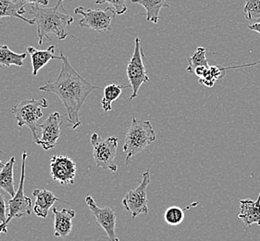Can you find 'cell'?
Segmentation results:
<instances>
[{
  "label": "cell",
  "instance_id": "cell-1",
  "mask_svg": "<svg viewBox=\"0 0 260 241\" xmlns=\"http://www.w3.org/2000/svg\"><path fill=\"white\" fill-rule=\"evenodd\" d=\"M60 61L62 64L58 77L55 81L49 80L40 86L39 90L54 93L60 99L68 115L67 126L74 130L81 126L79 112L87 97L94 89H100L101 87L89 83L82 77L72 66L68 57L63 53L60 54Z\"/></svg>",
  "mask_w": 260,
  "mask_h": 241
},
{
  "label": "cell",
  "instance_id": "cell-2",
  "mask_svg": "<svg viewBox=\"0 0 260 241\" xmlns=\"http://www.w3.org/2000/svg\"><path fill=\"white\" fill-rule=\"evenodd\" d=\"M63 1L57 0V4L53 8L31 6L30 13L34 16L37 23L38 44L40 46L43 45L45 37L51 41L49 35L56 36L58 40H64L68 37L67 28L73 23L74 19L65 12Z\"/></svg>",
  "mask_w": 260,
  "mask_h": 241
},
{
  "label": "cell",
  "instance_id": "cell-3",
  "mask_svg": "<svg viewBox=\"0 0 260 241\" xmlns=\"http://www.w3.org/2000/svg\"><path fill=\"white\" fill-rule=\"evenodd\" d=\"M156 139V133L151 122L133 118L130 128L125 136L123 146V152L126 153L125 163L128 164L132 158L144 152Z\"/></svg>",
  "mask_w": 260,
  "mask_h": 241
},
{
  "label": "cell",
  "instance_id": "cell-4",
  "mask_svg": "<svg viewBox=\"0 0 260 241\" xmlns=\"http://www.w3.org/2000/svg\"><path fill=\"white\" fill-rule=\"evenodd\" d=\"M48 102L46 99L41 100H22L20 103L14 106L11 110L12 114L15 116L18 126L20 127L27 126L30 128L32 134L34 142L37 144L40 139L38 120L43 117L42 109L47 108Z\"/></svg>",
  "mask_w": 260,
  "mask_h": 241
},
{
  "label": "cell",
  "instance_id": "cell-5",
  "mask_svg": "<svg viewBox=\"0 0 260 241\" xmlns=\"http://www.w3.org/2000/svg\"><path fill=\"white\" fill-rule=\"evenodd\" d=\"M28 157L26 152L22 153V165H21V180L18 190L12 199L8 201V216L3 226H0V235L2 233H8L7 227L11 221L14 218H21L24 215H31V199L24 193V182H25V165Z\"/></svg>",
  "mask_w": 260,
  "mask_h": 241
},
{
  "label": "cell",
  "instance_id": "cell-6",
  "mask_svg": "<svg viewBox=\"0 0 260 241\" xmlns=\"http://www.w3.org/2000/svg\"><path fill=\"white\" fill-rule=\"evenodd\" d=\"M144 59L145 55L143 48L141 47L140 38L136 37L135 50L130 62L127 65L126 71L127 77L130 82L131 88L133 89L132 96L128 99V102H131L134 99H136L142 84L149 82V77L146 74V65Z\"/></svg>",
  "mask_w": 260,
  "mask_h": 241
},
{
  "label": "cell",
  "instance_id": "cell-7",
  "mask_svg": "<svg viewBox=\"0 0 260 241\" xmlns=\"http://www.w3.org/2000/svg\"><path fill=\"white\" fill-rule=\"evenodd\" d=\"M74 13L83 16V19L79 21L80 26L92 29L98 33L111 31L112 21L117 15L111 7H108L105 10H91L78 7L74 10Z\"/></svg>",
  "mask_w": 260,
  "mask_h": 241
},
{
  "label": "cell",
  "instance_id": "cell-8",
  "mask_svg": "<svg viewBox=\"0 0 260 241\" xmlns=\"http://www.w3.org/2000/svg\"><path fill=\"white\" fill-rule=\"evenodd\" d=\"M119 139L116 136H110L105 140H101L96 133L91 136V144L94 147L93 157L98 167L108 169L112 172H117L118 165L115 163L117 155Z\"/></svg>",
  "mask_w": 260,
  "mask_h": 241
},
{
  "label": "cell",
  "instance_id": "cell-9",
  "mask_svg": "<svg viewBox=\"0 0 260 241\" xmlns=\"http://www.w3.org/2000/svg\"><path fill=\"white\" fill-rule=\"evenodd\" d=\"M150 183V172L146 170L143 173V180L139 186L135 189L128 191L125 195L121 203L126 210L130 212L133 218H136L138 215H147V187Z\"/></svg>",
  "mask_w": 260,
  "mask_h": 241
},
{
  "label": "cell",
  "instance_id": "cell-10",
  "mask_svg": "<svg viewBox=\"0 0 260 241\" xmlns=\"http://www.w3.org/2000/svg\"><path fill=\"white\" fill-rule=\"evenodd\" d=\"M85 202L95 217L96 225L101 226L104 229L109 241H120L119 237L116 235L115 230L117 216L114 210L110 207H99L90 195H87L85 197Z\"/></svg>",
  "mask_w": 260,
  "mask_h": 241
},
{
  "label": "cell",
  "instance_id": "cell-11",
  "mask_svg": "<svg viewBox=\"0 0 260 241\" xmlns=\"http://www.w3.org/2000/svg\"><path fill=\"white\" fill-rule=\"evenodd\" d=\"M77 172L76 163L66 155H55L50 160V173L53 180L61 185L74 184Z\"/></svg>",
  "mask_w": 260,
  "mask_h": 241
},
{
  "label": "cell",
  "instance_id": "cell-12",
  "mask_svg": "<svg viewBox=\"0 0 260 241\" xmlns=\"http://www.w3.org/2000/svg\"><path fill=\"white\" fill-rule=\"evenodd\" d=\"M61 118V114L55 111L49 114L47 120L43 124L38 125L41 134L37 145L41 146L45 150H49L56 147L57 140L60 136V126L63 124Z\"/></svg>",
  "mask_w": 260,
  "mask_h": 241
},
{
  "label": "cell",
  "instance_id": "cell-13",
  "mask_svg": "<svg viewBox=\"0 0 260 241\" xmlns=\"http://www.w3.org/2000/svg\"><path fill=\"white\" fill-rule=\"evenodd\" d=\"M54 235L57 237H67L73 230V219L76 213L72 209H53Z\"/></svg>",
  "mask_w": 260,
  "mask_h": 241
},
{
  "label": "cell",
  "instance_id": "cell-14",
  "mask_svg": "<svg viewBox=\"0 0 260 241\" xmlns=\"http://www.w3.org/2000/svg\"><path fill=\"white\" fill-rule=\"evenodd\" d=\"M241 220L245 223V226L250 227L252 225L260 226V192L258 198L253 199H246L240 200V214Z\"/></svg>",
  "mask_w": 260,
  "mask_h": 241
},
{
  "label": "cell",
  "instance_id": "cell-15",
  "mask_svg": "<svg viewBox=\"0 0 260 241\" xmlns=\"http://www.w3.org/2000/svg\"><path fill=\"white\" fill-rule=\"evenodd\" d=\"M32 196L36 198V203L34 206V213L37 217L46 219L48 215V212L56 201H61L57 199L55 194L47 189H35Z\"/></svg>",
  "mask_w": 260,
  "mask_h": 241
},
{
  "label": "cell",
  "instance_id": "cell-16",
  "mask_svg": "<svg viewBox=\"0 0 260 241\" xmlns=\"http://www.w3.org/2000/svg\"><path fill=\"white\" fill-rule=\"evenodd\" d=\"M26 12L25 3L20 0H0V20L2 18H18L21 21H25L30 25L37 24L35 20H29L22 14ZM1 24V22H0Z\"/></svg>",
  "mask_w": 260,
  "mask_h": 241
},
{
  "label": "cell",
  "instance_id": "cell-17",
  "mask_svg": "<svg viewBox=\"0 0 260 241\" xmlns=\"http://www.w3.org/2000/svg\"><path fill=\"white\" fill-rule=\"evenodd\" d=\"M27 51L31 55L32 75L36 76L40 69L46 66L50 59H60V56H55V46L52 45L46 50H37L34 47H27Z\"/></svg>",
  "mask_w": 260,
  "mask_h": 241
},
{
  "label": "cell",
  "instance_id": "cell-18",
  "mask_svg": "<svg viewBox=\"0 0 260 241\" xmlns=\"http://www.w3.org/2000/svg\"><path fill=\"white\" fill-rule=\"evenodd\" d=\"M135 4H140L146 10L147 21L157 23L160 16L159 12L163 8H170L167 0H131Z\"/></svg>",
  "mask_w": 260,
  "mask_h": 241
},
{
  "label": "cell",
  "instance_id": "cell-19",
  "mask_svg": "<svg viewBox=\"0 0 260 241\" xmlns=\"http://www.w3.org/2000/svg\"><path fill=\"white\" fill-rule=\"evenodd\" d=\"M15 162V157H11V160L5 163L3 168L0 169V189H3L8 194L11 195V197H14L16 194L13 176Z\"/></svg>",
  "mask_w": 260,
  "mask_h": 241
},
{
  "label": "cell",
  "instance_id": "cell-20",
  "mask_svg": "<svg viewBox=\"0 0 260 241\" xmlns=\"http://www.w3.org/2000/svg\"><path fill=\"white\" fill-rule=\"evenodd\" d=\"M26 56V53L13 52L7 45L0 44V67H10L11 65L21 67Z\"/></svg>",
  "mask_w": 260,
  "mask_h": 241
},
{
  "label": "cell",
  "instance_id": "cell-21",
  "mask_svg": "<svg viewBox=\"0 0 260 241\" xmlns=\"http://www.w3.org/2000/svg\"><path fill=\"white\" fill-rule=\"evenodd\" d=\"M131 85L112 84L106 86L104 89V97L101 100V104L105 111L112 110V103L120 98L122 90L129 88Z\"/></svg>",
  "mask_w": 260,
  "mask_h": 241
},
{
  "label": "cell",
  "instance_id": "cell-22",
  "mask_svg": "<svg viewBox=\"0 0 260 241\" xmlns=\"http://www.w3.org/2000/svg\"><path fill=\"white\" fill-rule=\"evenodd\" d=\"M198 203H193L192 206H194ZM192 206H188L184 209H182L178 206H172L169 207L164 213V220L168 225L172 226H177L181 225L184 220V212L191 208Z\"/></svg>",
  "mask_w": 260,
  "mask_h": 241
},
{
  "label": "cell",
  "instance_id": "cell-23",
  "mask_svg": "<svg viewBox=\"0 0 260 241\" xmlns=\"http://www.w3.org/2000/svg\"><path fill=\"white\" fill-rule=\"evenodd\" d=\"M189 66L186 71L189 74H193L194 70L198 67H209L208 58L206 57V49L204 47H198L197 50L190 55L188 58Z\"/></svg>",
  "mask_w": 260,
  "mask_h": 241
},
{
  "label": "cell",
  "instance_id": "cell-24",
  "mask_svg": "<svg viewBox=\"0 0 260 241\" xmlns=\"http://www.w3.org/2000/svg\"><path fill=\"white\" fill-rule=\"evenodd\" d=\"M244 11L248 21L260 20V0H246Z\"/></svg>",
  "mask_w": 260,
  "mask_h": 241
},
{
  "label": "cell",
  "instance_id": "cell-25",
  "mask_svg": "<svg viewBox=\"0 0 260 241\" xmlns=\"http://www.w3.org/2000/svg\"><path fill=\"white\" fill-rule=\"evenodd\" d=\"M105 3H109L116 11L117 15H122L128 10L126 6V0H95V4L102 5Z\"/></svg>",
  "mask_w": 260,
  "mask_h": 241
},
{
  "label": "cell",
  "instance_id": "cell-26",
  "mask_svg": "<svg viewBox=\"0 0 260 241\" xmlns=\"http://www.w3.org/2000/svg\"><path fill=\"white\" fill-rule=\"evenodd\" d=\"M7 210L8 202H6L3 195L0 193V226H3L7 221Z\"/></svg>",
  "mask_w": 260,
  "mask_h": 241
},
{
  "label": "cell",
  "instance_id": "cell-27",
  "mask_svg": "<svg viewBox=\"0 0 260 241\" xmlns=\"http://www.w3.org/2000/svg\"><path fill=\"white\" fill-rule=\"evenodd\" d=\"M22 1L23 3L25 4H31V5H42L44 7L48 5L49 4V1L48 0H20Z\"/></svg>",
  "mask_w": 260,
  "mask_h": 241
},
{
  "label": "cell",
  "instance_id": "cell-28",
  "mask_svg": "<svg viewBox=\"0 0 260 241\" xmlns=\"http://www.w3.org/2000/svg\"><path fill=\"white\" fill-rule=\"evenodd\" d=\"M248 29L251 30V31H255L260 34V21L255 22L253 24H250L249 26H248Z\"/></svg>",
  "mask_w": 260,
  "mask_h": 241
},
{
  "label": "cell",
  "instance_id": "cell-29",
  "mask_svg": "<svg viewBox=\"0 0 260 241\" xmlns=\"http://www.w3.org/2000/svg\"><path fill=\"white\" fill-rule=\"evenodd\" d=\"M4 165H5V163H2V161L0 160V169H1V168H3V166H4Z\"/></svg>",
  "mask_w": 260,
  "mask_h": 241
}]
</instances>
